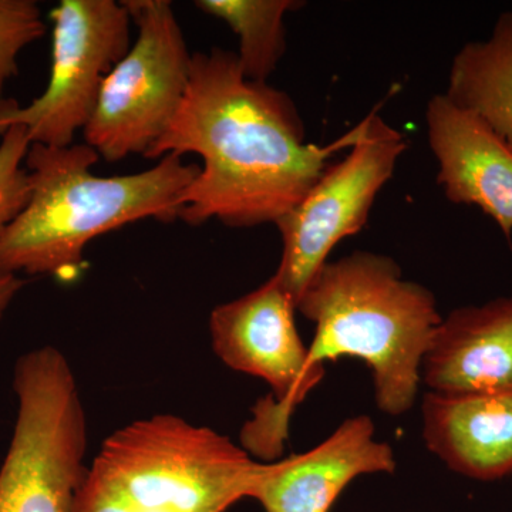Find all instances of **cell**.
I'll use <instances>...</instances> for the list:
<instances>
[{"label": "cell", "instance_id": "6da1fadb", "mask_svg": "<svg viewBox=\"0 0 512 512\" xmlns=\"http://www.w3.org/2000/svg\"><path fill=\"white\" fill-rule=\"evenodd\" d=\"M356 136L355 127L328 146L308 143L291 97L248 80L235 52L215 47L192 53L184 99L146 158H202L178 220L249 228L276 224L293 210Z\"/></svg>", "mask_w": 512, "mask_h": 512}, {"label": "cell", "instance_id": "7a4b0ae2", "mask_svg": "<svg viewBox=\"0 0 512 512\" xmlns=\"http://www.w3.org/2000/svg\"><path fill=\"white\" fill-rule=\"evenodd\" d=\"M99 154L86 143L30 144L29 198L0 241V271L69 278L90 241L133 222L178 220L200 165L168 154L143 173L100 177Z\"/></svg>", "mask_w": 512, "mask_h": 512}, {"label": "cell", "instance_id": "3957f363", "mask_svg": "<svg viewBox=\"0 0 512 512\" xmlns=\"http://www.w3.org/2000/svg\"><path fill=\"white\" fill-rule=\"evenodd\" d=\"M315 323L309 366L356 357L372 370L377 406L390 416L412 409L421 366L441 318L426 286L403 278L390 256L356 251L328 261L296 303Z\"/></svg>", "mask_w": 512, "mask_h": 512}, {"label": "cell", "instance_id": "277c9868", "mask_svg": "<svg viewBox=\"0 0 512 512\" xmlns=\"http://www.w3.org/2000/svg\"><path fill=\"white\" fill-rule=\"evenodd\" d=\"M261 468L210 427L156 414L104 441L73 512H225L251 498Z\"/></svg>", "mask_w": 512, "mask_h": 512}, {"label": "cell", "instance_id": "5b68a950", "mask_svg": "<svg viewBox=\"0 0 512 512\" xmlns=\"http://www.w3.org/2000/svg\"><path fill=\"white\" fill-rule=\"evenodd\" d=\"M18 416L0 468V512H73L86 478L87 423L70 363L59 349L16 362Z\"/></svg>", "mask_w": 512, "mask_h": 512}, {"label": "cell", "instance_id": "8992f818", "mask_svg": "<svg viewBox=\"0 0 512 512\" xmlns=\"http://www.w3.org/2000/svg\"><path fill=\"white\" fill-rule=\"evenodd\" d=\"M136 43L114 66L83 130L106 161L146 157L174 119L188 83L192 53L168 0H124Z\"/></svg>", "mask_w": 512, "mask_h": 512}, {"label": "cell", "instance_id": "52a82bcc", "mask_svg": "<svg viewBox=\"0 0 512 512\" xmlns=\"http://www.w3.org/2000/svg\"><path fill=\"white\" fill-rule=\"evenodd\" d=\"M296 303L276 275L264 285L212 312V348L225 365L259 377L271 386L254 409V420L242 431V443L252 453L274 458L284 447L288 420L322 379L309 366L308 348L295 323Z\"/></svg>", "mask_w": 512, "mask_h": 512}, {"label": "cell", "instance_id": "ba28073f", "mask_svg": "<svg viewBox=\"0 0 512 512\" xmlns=\"http://www.w3.org/2000/svg\"><path fill=\"white\" fill-rule=\"evenodd\" d=\"M50 18L49 83L28 106L3 100L0 137L19 126L30 144L69 147L89 123L107 76L130 49L131 16L116 0H63Z\"/></svg>", "mask_w": 512, "mask_h": 512}, {"label": "cell", "instance_id": "9c48e42d", "mask_svg": "<svg viewBox=\"0 0 512 512\" xmlns=\"http://www.w3.org/2000/svg\"><path fill=\"white\" fill-rule=\"evenodd\" d=\"M356 128L349 153L329 164L308 195L275 224L282 258L274 275L295 303L336 245L365 227L377 194L406 151V138L376 110Z\"/></svg>", "mask_w": 512, "mask_h": 512}, {"label": "cell", "instance_id": "30bf717a", "mask_svg": "<svg viewBox=\"0 0 512 512\" xmlns=\"http://www.w3.org/2000/svg\"><path fill=\"white\" fill-rule=\"evenodd\" d=\"M437 183L454 204L476 205L512 235V147L480 117L446 94L431 97L426 110Z\"/></svg>", "mask_w": 512, "mask_h": 512}, {"label": "cell", "instance_id": "8fae6325", "mask_svg": "<svg viewBox=\"0 0 512 512\" xmlns=\"http://www.w3.org/2000/svg\"><path fill=\"white\" fill-rule=\"evenodd\" d=\"M394 468L392 447L376 440L373 421L352 417L318 447L262 464L251 498L266 512H329L350 481Z\"/></svg>", "mask_w": 512, "mask_h": 512}, {"label": "cell", "instance_id": "7c38bea8", "mask_svg": "<svg viewBox=\"0 0 512 512\" xmlns=\"http://www.w3.org/2000/svg\"><path fill=\"white\" fill-rule=\"evenodd\" d=\"M421 370L436 393L512 392V292L443 318Z\"/></svg>", "mask_w": 512, "mask_h": 512}, {"label": "cell", "instance_id": "4fadbf2b", "mask_svg": "<svg viewBox=\"0 0 512 512\" xmlns=\"http://www.w3.org/2000/svg\"><path fill=\"white\" fill-rule=\"evenodd\" d=\"M421 410L424 441L451 470L480 481L512 476V392H431Z\"/></svg>", "mask_w": 512, "mask_h": 512}, {"label": "cell", "instance_id": "5bb4252c", "mask_svg": "<svg viewBox=\"0 0 512 512\" xmlns=\"http://www.w3.org/2000/svg\"><path fill=\"white\" fill-rule=\"evenodd\" d=\"M444 94L512 147V10L500 15L488 39L458 50Z\"/></svg>", "mask_w": 512, "mask_h": 512}, {"label": "cell", "instance_id": "9a60e30c", "mask_svg": "<svg viewBox=\"0 0 512 512\" xmlns=\"http://www.w3.org/2000/svg\"><path fill=\"white\" fill-rule=\"evenodd\" d=\"M305 5L296 0H198L202 12L227 23L238 36L242 73L266 83L286 52L285 16Z\"/></svg>", "mask_w": 512, "mask_h": 512}, {"label": "cell", "instance_id": "2e32d148", "mask_svg": "<svg viewBox=\"0 0 512 512\" xmlns=\"http://www.w3.org/2000/svg\"><path fill=\"white\" fill-rule=\"evenodd\" d=\"M46 33L42 10L33 0H0V104L6 84L18 76L19 56Z\"/></svg>", "mask_w": 512, "mask_h": 512}, {"label": "cell", "instance_id": "e0dca14e", "mask_svg": "<svg viewBox=\"0 0 512 512\" xmlns=\"http://www.w3.org/2000/svg\"><path fill=\"white\" fill-rule=\"evenodd\" d=\"M30 140L25 128L10 127L0 137V241L29 198L26 156Z\"/></svg>", "mask_w": 512, "mask_h": 512}, {"label": "cell", "instance_id": "ac0fdd59", "mask_svg": "<svg viewBox=\"0 0 512 512\" xmlns=\"http://www.w3.org/2000/svg\"><path fill=\"white\" fill-rule=\"evenodd\" d=\"M25 286V281L19 275L10 272L0 271V319L8 311L10 303L15 301L18 293Z\"/></svg>", "mask_w": 512, "mask_h": 512}]
</instances>
